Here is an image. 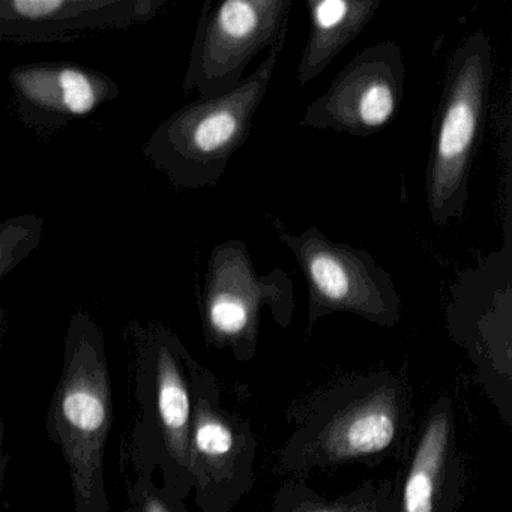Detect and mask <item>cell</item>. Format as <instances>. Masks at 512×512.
Segmentation results:
<instances>
[{
  "instance_id": "3",
  "label": "cell",
  "mask_w": 512,
  "mask_h": 512,
  "mask_svg": "<svg viewBox=\"0 0 512 512\" xmlns=\"http://www.w3.org/2000/svg\"><path fill=\"white\" fill-rule=\"evenodd\" d=\"M112 421L103 331L91 314L77 311L65 335L64 368L47 412V433L70 469L76 512H112L104 479Z\"/></svg>"
},
{
  "instance_id": "4",
  "label": "cell",
  "mask_w": 512,
  "mask_h": 512,
  "mask_svg": "<svg viewBox=\"0 0 512 512\" xmlns=\"http://www.w3.org/2000/svg\"><path fill=\"white\" fill-rule=\"evenodd\" d=\"M286 40L247 79L224 95L202 97L158 125L143 155L179 190L214 187L253 133Z\"/></svg>"
},
{
  "instance_id": "9",
  "label": "cell",
  "mask_w": 512,
  "mask_h": 512,
  "mask_svg": "<svg viewBox=\"0 0 512 512\" xmlns=\"http://www.w3.org/2000/svg\"><path fill=\"white\" fill-rule=\"evenodd\" d=\"M190 475L202 512H232L256 484L257 440L247 419L224 407L217 377L196 362Z\"/></svg>"
},
{
  "instance_id": "10",
  "label": "cell",
  "mask_w": 512,
  "mask_h": 512,
  "mask_svg": "<svg viewBox=\"0 0 512 512\" xmlns=\"http://www.w3.org/2000/svg\"><path fill=\"white\" fill-rule=\"evenodd\" d=\"M404 89L403 50L395 41H382L358 53L326 92L308 104L299 124L311 130L370 137L395 118Z\"/></svg>"
},
{
  "instance_id": "7",
  "label": "cell",
  "mask_w": 512,
  "mask_h": 512,
  "mask_svg": "<svg viewBox=\"0 0 512 512\" xmlns=\"http://www.w3.org/2000/svg\"><path fill=\"white\" fill-rule=\"evenodd\" d=\"M265 308L281 328H289L295 313L290 275L281 268L260 275L241 239L218 244L209 256L202 295L203 329L209 343L232 350L239 361L253 358Z\"/></svg>"
},
{
  "instance_id": "12",
  "label": "cell",
  "mask_w": 512,
  "mask_h": 512,
  "mask_svg": "<svg viewBox=\"0 0 512 512\" xmlns=\"http://www.w3.org/2000/svg\"><path fill=\"white\" fill-rule=\"evenodd\" d=\"M17 116L38 130L58 131L121 94L103 71L71 62L17 65L8 74Z\"/></svg>"
},
{
  "instance_id": "1",
  "label": "cell",
  "mask_w": 512,
  "mask_h": 512,
  "mask_svg": "<svg viewBox=\"0 0 512 512\" xmlns=\"http://www.w3.org/2000/svg\"><path fill=\"white\" fill-rule=\"evenodd\" d=\"M296 419L278 454L281 472L380 464L400 452L409 436V391L389 371L352 377L317 394Z\"/></svg>"
},
{
  "instance_id": "19",
  "label": "cell",
  "mask_w": 512,
  "mask_h": 512,
  "mask_svg": "<svg viewBox=\"0 0 512 512\" xmlns=\"http://www.w3.org/2000/svg\"><path fill=\"white\" fill-rule=\"evenodd\" d=\"M502 158L505 163V196H512V76L509 80L508 103H506L505 125H503Z\"/></svg>"
},
{
  "instance_id": "15",
  "label": "cell",
  "mask_w": 512,
  "mask_h": 512,
  "mask_svg": "<svg viewBox=\"0 0 512 512\" xmlns=\"http://www.w3.org/2000/svg\"><path fill=\"white\" fill-rule=\"evenodd\" d=\"M397 481H365L337 499H326L305 484H286L275 494L271 512H392Z\"/></svg>"
},
{
  "instance_id": "16",
  "label": "cell",
  "mask_w": 512,
  "mask_h": 512,
  "mask_svg": "<svg viewBox=\"0 0 512 512\" xmlns=\"http://www.w3.org/2000/svg\"><path fill=\"white\" fill-rule=\"evenodd\" d=\"M44 220L37 215L8 218L0 226V277H7L40 245Z\"/></svg>"
},
{
  "instance_id": "8",
  "label": "cell",
  "mask_w": 512,
  "mask_h": 512,
  "mask_svg": "<svg viewBox=\"0 0 512 512\" xmlns=\"http://www.w3.org/2000/svg\"><path fill=\"white\" fill-rule=\"evenodd\" d=\"M293 0H208L200 11L182 88L218 97L238 88L248 65L289 34Z\"/></svg>"
},
{
  "instance_id": "2",
  "label": "cell",
  "mask_w": 512,
  "mask_h": 512,
  "mask_svg": "<svg viewBox=\"0 0 512 512\" xmlns=\"http://www.w3.org/2000/svg\"><path fill=\"white\" fill-rule=\"evenodd\" d=\"M137 416L122 448L131 472L160 475L182 500L193 493L190 443L194 422L193 358L163 325L130 328Z\"/></svg>"
},
{
  "instance_id": "18",
  "label": "cell",
  "mask_w": 512,
  "mask_h": 512,
  "mask_svg": "<svg viewBox=\"0 0 512 512\" xmlns=\"http://www.w3.org/2000/svg\"><path fill=\"white\" fill-rule=\"evenodd\" d=\"M488 259L512 283V196H505L502 247L496 253L490 254Z\"/></svg>"
},
{
  "instance_id": "14",
  "label": "cell",
  "mask_w": 512,
  "mask_h": 512,
  "mask_svg": "<svg viewBox=\"0 0 512 512\" xmlns=\"http://www.w3.org/2000/svg\"><path fill=\"white\" fill-rule=\"evenodd\" d=\"M382 0H305L310 34L296 68V83L307 86L370 25Z\"/></svg>"
},
{
  "instance_id": "13",
  "label": "cell",
  "mask_w": 512,
  "mask_h": 512,
  "mask_svg": "<svg viewBox=\"0 0 512 512\" xmlns=\"http://www.w3.org/2000/svg\"><path fill=\"white\" fill-rule=\"evenodd\" d=\"M464 467L455 436L452 400L442 395L428 410L397 482L392 512H454L463 494Z\"/></svg>"
},
{
  "instance_id": "5",
  "label": "cell",
  "mask_w": 512,
  "mask_h": 512,
  "mask_svg": "<svg viewBox=\"0 0 512 512\" xmlns=\"http://www.w3.org/2000/svg\"><path fill=\"white\" fill-rule=\"evenodd\" d=\"M493 79V47L476 29L455 50L433 124L425 173V205L431 223L448 226L463 217L469 176L478 148Z\"/></svg>"
},
{
  "instance_id": "6",
  "label": "cell",
  "mask_w": 512,
  "mask_h": 512,
  "mask_svg": "<svg viewBox=\"0 0 512 512\" xmlns=\"http://www.w3.org/2000/svg\"><path fill=\"white\" fill-rule=\"evenodd\" d=\"M280 241L292 251L308 292V328L323 317L349 313L383 328L401 320L394 278L367 250L335 242L317 227L293 235L283 221L269 217Z\"/></svg>"
},
{
  "instance_id": "11",
  "label": "cell",
  "mask_w": 512,
  "mask_h": 512,
  "mask_svg": "<svg viewBox=\"0 0 512 512\" xmlns=\"http://www.w3.org/2000/svg\"><path fill=\"white\" fill-rule=\"evenodd\" d=\"M169 0H0V38L16 44L65 43L154 20Z\"/></svg>"
},
{
  "instance_id": "17",
  "label": "cell",
  "mask_w": 512,
  "mask_h": 512,
  "mask_svg": "<svg viewBox=\"0 0 512 512\" xmlns=\"http://www.w3.org/2000/svg\"><path fill=\"white\" fill-rule=\"evenodd\" d=\"M125 491V512H190L181 497L155 482L152 473L131 472Z\"/></svg>"
}]
</instances>
